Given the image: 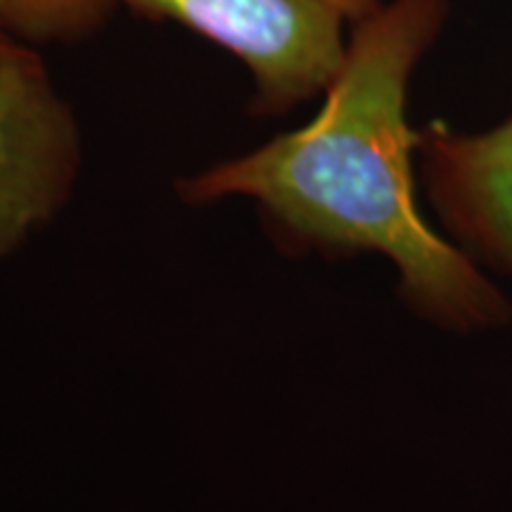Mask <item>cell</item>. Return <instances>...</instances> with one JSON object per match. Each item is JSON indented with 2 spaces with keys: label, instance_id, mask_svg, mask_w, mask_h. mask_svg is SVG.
Instances as JSON below:
<instances>
[{
  "label": "cell",
  "instance_id": "obj_1",
  "mask_svg": "<svg viewBox=\"0 0 512 512\" xmlns=\"http://www.w3.org/2000/svg\"><path fill=\"white\" fill-rule=\"evenodd\" d=\"M448 15L446 0H377L354 24L342 67L309 124L178 183L185 202H256L268 233L292 254H382L406 304L439 328L510 323L512 306L415 202L418 133L408 83Z\"/></svg>",
  "mask_w": 512,
  "mask_h": 512
},
{
  "label": "cell",
  "instance_id": "obj_2",
  "mask_svg": "<svg viewBox=\"0 0 512 512\" xmlns=\"http://www.w3.org/2000/svg\"><path fill=\"white\" fill-rule=\"evenodd\" d=\"M138 15L176 22L242 62L252 112L280 117L328 91L349 34L377 0H117Z\"/></svg>",
  "mask_w": 512,
  "mask_h": 512
},
{
  "label": "cell",
  "instance_id": "obj_3",
  "mask_svg": "<svg viewBox=\"0 0 512 512\" xmlns=\"http://www.w3.org/2000/svg\"><path fill=\"white\" fill-rule=\"evenodd\" d=\"M79 164V124L41 50L0 27V259L60 214Z\"/></svg>",
  "mask_w": 512,
  "mask_h": 512
},
{
  "label": "cell",
  "instance_id": "obj_4",
  "mask_svg": "<svg viewBox=\"0 0 512 512\" xmlns=\"http://www.w3.org/2000/svg\"><path fill=\"white\" fill-rule=\"evenodd\" d=\"M427 195L477 264L512 278V117L484 133L430 124L418 133Z\"/></svg>",
  "mask_w": 512,
  "mask_h": 512
},
{
  "label": "cell",
  "instance_id": "obj_5",
  "mask_svg": "<svg viewBox=\"0 0 512 512\" xmlns=\"http://www.w3.org/2000/svg\"><path fill=\"white\" fill-rule=\"evenodd\" d=\"M117 0H0V27L34 46L83 43L110 24Z\"/></svg>",
  "mask_w": 512,
  "mask_h": 512
}]
</instances>
